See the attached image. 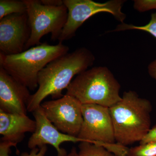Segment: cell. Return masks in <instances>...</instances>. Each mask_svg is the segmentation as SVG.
I'll use <instances>...</instances> for the list:
<instances>
[{
  "label": "cell",
  "instance_id": "cell-23",
  "mask_svg": "<svg viewBox=\"0 0 156 156\" xmlns=\"http://www.w3.org/2000/svg\"><path fill=\"white\" fill-rule=\"evenodd\" d=\"M63 156H81L77 151L76 147H73L69 153L66 154Z\"/></svg>",
  "mask_w": 156,
  "mask_h": 156
},
{
  "label": "cell",
  "instance_id": "cell-6",
  "mask_svg": "<svg viewBox=\"0 0 156 156\" xmlns=\"http://www.w3.org/2000/svg\"><path fill=\"white\" fill-rule=\"evenodd\" d=\"M27 7L30 38L24 50L41 44L44 36L51 34L53 41L58 40L66 23L68 10L64 5L50 6L42 4L40 0H23Z\"/></svg>",
  "mask_w": 156,
  "mask_h": 156
},
{
  "label": "cell",
  "instance_id": "cell-17",
  "mask_svg": "<svg viewBox=\"0 0 156 156\" xmlns=\"http://www.w3.org/2000/svg\"><path fill=\"white\" fill-rule=\"evenodd\" d=\"M133 7L139 12L156 10V0H134Z\"/></svg>",
  "mask_w": 156,
  "mask_h": 156
},
{
  "label": "cell",
  "instance_id": "cell-21",
  "mask_svg": "<svg viewBox=\"0 0 156 156\" xmlns=\"http://www.w3.org/2000/svg\"><path fill=\"white\" fill-rule=\"evenodd\" d=\"M147 70L149 75L156 81V59L148 65Z\"/></svg>",
  "mask_w": 156,
  "mask_h": 156
},
{
  "label": "cell",
  "instance_id": "cell-12",
  "mask_svg": "<svg viewBox=\"0 0 156 156\" xmlns=\"http://www.w3.org/2000/svg\"><path fill=\"white\" fill-rule=\"evenodd\" d=\"M36 124L27 115L10 113L0 110V134L1 140L17 144L23 140L27 133H33Z\"/></svg>",
  "mask_w": 156,
  "mask_h": 156
},
{
  "label": "cell",
  "instance_id": "cell-1",
  "mask_svg": "<svg viewBox=\"0 0 156 156\" xmlns=\"http://www.w3.org/2000/svg\"><path fill=\"white\" fill-rule=\"evenodd\" d=\"M95 60L92 52L83 47L49 63L39 73L38 87L31 95L27 111L33 112L50 95L54 99L62 97V91L67 89L75 76L92 66Z\"/></svg>",
  "mask_w": 156,
  "mask_h": 156
},
{
  "label": "cell",
  "instance_id": "cell-16",
  "mask_svg": "<svg viewBox=\"0 0 156 156\" xmlns=\"http://www.w3.org/2000/svg\"><path fill=\"white\" fill-rule=\"evenodd\" d=\"M127 156H156V142L140 144L129 148Z\"/></svg>",
  "mask_w": 156,
  "mask_h": 156
},
{
  "label": "cell",
  "instance_id": "cell-20",
  "mask_svg": "<svg viewBox=\"0 0 156 156\" xmlns=\"http://www.w3.org/2000/svg\"><path fill=\"white\" fill-rule=\"evenodd\" d=\"M152 142H156V124L152 128H151L147 135L140 142V144Z\"/></svg>",
  "mask_w": 156,
  "mask_h": 156
},
{
  "label": "cell",
  "instance_id": "cell-19",
  "mask_svg": "<svg viewBox=\"0 0 156 156\" xmlns=\"http://www.w3.org/2000/svg\"><path fill=\"white\" fill-rule=\"evenodd\" d=\"M48 151L47 146L45 145L40 148L33 149L30 152H23L20 156H45Z\"/></svg>",
  "mask_w": 156,
  "mask_h": 156
},
{
  "label": "cell",
  "instance_id": "cell-9",
  "mask_svg": "<svg viewBox=\"0 0 156 156\" xmlns=\"http://www.w3.org/2000/svg\"><path fill=\"white\" fill-rule=\"evenodd\" d=\"M30 34L27 13L11 14L0 20V53L11 55L24 51Z\"/></svg>",
  "mask_w": 156,
  "mask_h": 156
},
{
  "label": "cell",
  "instance_id": "cell-10",
  "mask_svg": "<svg viewBox=\"0 0 156 156\" xmlns=\"http://www.w3.org/2000/svg\"><path fill=\"white\" fill-rule=\"evenodd\" d=\"M33 115L36 127L28 140V147L31 150L48 144L55 148L57 156H63L67 153L65 149L60 147L63 143L87 142L77 136L64 134L58 131L48 120L41 106L33 112Z\"/></svg>",
  "mask_w": 156,
  "mask_h": 156
},
{
  "label": "cell",
  "instance_id": "cell-18",
  "mask_svg": "<svg viewBox=\"0 0 156 156\" xmlns=\"http://www.w3.org/2000/svg\"><path fill=\"white\" fill-rule=\"evenodd\" d=\"M17 144L10 141L1 140L0 142V156H10L11 153V147H16L17 152L19 151L17 150Z\"/></svg>",
  "mask_w": 156,
  "mask_h": 156
},
{
  "label": "cell",
  "instance_id": "cell-5",
  "mask_svg": "<svg viewBox=\"0 0 156 156\" xmlns=\"http://www.w3.org/2000/svg\"><path fill=\"white\" fill-rule=\"evenodd\" d=\"M82 112L83 121L78 137L103 147L117 156H127L128 147L115 143L109 108L97 105H83Z\"/></svg>",
  "mask_w": 156,
  "mask_h": 156
},
{
  "label": "cell",
  "instance_id": "cell-22",
  "mask_svg": "<svg viewBox=\"0 0 156 156\" xmlns=\"http://www.w3.org/2000/svg\"><path fill=\"white\" fill-rule=\"evenodd\" d=\"M42 4L50 6H60L64 5L63 1L62 0H41Z\"/></svg>",
  "mask_w": 156,
  "mask_h": 156
},
{
  "label": "cell",
  "instance_id": "cell-11",
  "mask_svg": "<svg viewBox=\"0 0 156 156\" xmlns=\"http://www.w3.org/2000/svg\"><path fill=\"white\" fill-rule=\"evenodd\" d=\"M29 90L0 67V110L27 115Z\"/></svg>",
  "mask_w": 156,
  "mask_h": 156
},
{
  "label": "cell",
  "instance_id": "cell-13",
  "mask_svg": "<svg viewBox=\"0 0 156 156\" xmlns=\"http://www.w3.org/2000/svg\"><path fill=\"white\" fill-rule=\"evenodd\" d=\"M27 12V7L23 0L0 1V20L11 14H24Z\"/></svg>",
  "mask_w": 156,
  "mask_h": 156
},
{
  "label": "cell",
  "instance_id": "cell-4",
  "mask_svg": "<svg viewBox=\"0 0 156 156\" xmlns=\"http://www.w3.org/2000/svg\"><path fill=\"white\" fill-rule=\"evenodd\" d=\"M121 85L108 68L96 66L76 76L66 89V94L82 105L110 108L122 98Z\"/></svg>",
  "mask_w": 156,
  "mask_h": 156
},
{
  "label": "cell",
  "instance_id": "cell-8",
  "mask_svg": "<svg viewBox=\"0 0 156 156\" xmlns=\"http://www.w3.org/2000/svg\"><path fill=\"white\" fill-rule=\"evenodd\" d=\"M82 104L74 97L66 94L58 99L42 102L45 115L62 133L78 136L83 118Z\"/></svg>",
  "mask_w": 156,
  "mask_h": 156
},
{
  "label": "cell",
  "instance_id": "cell-3",
  "mask_svg": "<svg viewBox=\"0 0 156 156\" xmlns=\"http://www.w3.org/2000/svg\"><path fill=\"white\" fill-rule=\"evenodd\" d=\"M69 48L59 43H41L21 53L7 55L0 53V67L31 91L38 87L39 73L49 63L68 53Z\"/></svg>",
  "mask_w": 156,
  "mask_h": 156
},
{
  "label": "cell",
  "instance_id": "cell-7",
  "mask_svg": "<svg viewBox=\"0 0 156 156\" xmlns=\"http://www.w3.org/2000/svg\"><path fill=\"white\" fill-rule=\"evenodd\" d=\"M68 10V18L61 35L59 43L72 38L78 29L90 17L100 13L111 14L115 19L124 23L126 15L122 11L126 0H110L104 3L92 0H63Z\"/></svg>",
  "mask_w": 156,
  "mask_h": 156
},
{
  "label": "cell",
  "instance_id": "cell-15",
  "mask_svg": "<svg viewBox=\"0 0 156 156\" xmlns=\"http://www.w3.org/2000/svg\"><path fill=\"white\" fill-rule=\"evenodd\" d=\"M79 153L81 156H117L103 147L88 142H81Z\"/></svg>",
  "mask_w": 156,
  "mask_h": 156
},
{
  "label": "cell",
  "instance_id": "cell-2",
  "mask_svg": "<svg viewBox=\"0 0 156 156\" xmlns=\"http://www.w3.org/2000/svg\"><path fill=\"white\" fill-rule=\"evenodd\" d=\"M152 105L132 90L123 93L119 101L109 108L115 141L127 147L140 142L151 128Z\"/></svg>",
  "mask_w": 156,
  "mask_h": 156
},
{
  "label": "cell",
  "instance_id": "cell-14",
  "mask_svg": "<svg viewBox=\"0 0 156 156\" xmlns=\"http://www.w3.org/2000/svg\"><path fill=\"white\" fill-rule=\"evenodd\" d=\"M139 30L147 32L156 38V12L151 14V20L147 24L144 26H135L131 24L121 23L117 25L114 30L108 32H119L127 30Z\"/></svg>",
  "mask_w": 156,
  "mask_h": 156
}]
</instances>
